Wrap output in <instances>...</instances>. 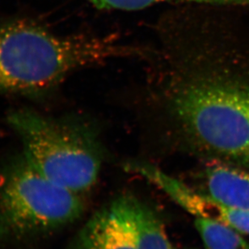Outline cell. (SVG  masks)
I'll list each match as a JSON object with an SVG mask.
<instances>
[{"mask_svg": "<svg viewBox=\"0 0 249 249\" xmlns=\"http://www.w3.org/2000/svg\"><path fill=\"white\" fill-rule=\"evenodd\" d=\"M165 97L172 120L192 147L249 169V84L201 61L176 71Z\"/></svg>", "mask_w": 249, "mask_h": 249, "instance_id": "1", "label": "cell"}, {"mask_svg": "<svg viewBox=\"0 0 249 249\" xmlns=\"http://www.w3.org/2000/svg\"><path fill=\"white\" fill-rule=\"evenodd\" d=\"M145 51L108 37L61 36L28 20L0 25V92L48 91L67 74Z\"/></svg>", "mask_w": 249, "mask_h": 249, "instance_id": "2", "label": "cell"}, {"mask_svg": "<svg viewBox=\"0 0 249 249\" xmlns=\"http://www.w3.org/2000/svg\"><path fill=\"white\" fill-rule=\"evenodd\" d=\"M8 120L21 138L24 158L43 177L79 194L96 184L102 155L90 129L31 111H17Z\"/></svg>", "mask_w": 249, "mask_h": 249, "instance_id": "3", "label": "cell"}, {"mask_svg": "<svg viewBox=\"0 0 249 249\" xmlns=\"http://www.w3.org/2000/svg\"><path fill=\"white\" fill-rule=\"evenodd\" d=\"M80 194L56 185L24 158L0 179V229L16 235L42 233L74 223L84 212Z\"/></svg>", "mask_w": 249, "mask_h": 249, "instance_id": "4", "label": "cell"}, {"mask_svg": "<svg viewBox=\"0 0 249 249\" xmlns=\"http://www.w3.org/2000/svg\"><path fill=\"white\" fill-rule=\"evenodd\" d=\"M76 249H136L129 195L96 211L75 240Z\"/></svg>", "mask_w": 249, "mask_h": 249, "instance_id": "5", "label": "cell"}, {"mask_svg": "<svg viewBox=\"0 0 249 249\" xmlns=\"http://www.w3.org/2000/svg\"><path fill=\"white\" fill-rule=\"evenodd\" d=\"M203 191L216 202L229 208L249 211V170L218 161L206 168Z\"/></svg>", "mask_w": 249, "mask_h": 249, "instance_id": "6", "label": "cell"}, {"mask_svg": "<svg viewBox=\"0 0 249 249\" xmlns=\"http://www.w3.org/2000/svg\"><path fill=\"white\" fill-rule=\"evenodd\" d=\"M129 200L136 249H175L158 214L136 197Z\"/></svg>", "mask_w": 249, "mask_h": 249, "instance_id": "7", "label": "cell"}, {"mask_svg": "<svg viewBox=\"0 0 249 249\" xmlns=\"http://www.w3.org/2000/svg\"><path fill=\"white\" fill-rule=\"evenodd\" d=\"M194 223L206 249H249L243 233L226 223L200 217Z\"/></svg>", "mask_w": 249, "mask_h": 249, "instance_id": "8", "label": "cell"}, {"mask_svg": "<svg viewBox=\"0 0 249 249\" xmlns=\"http://www.w3.org/2000/svg\"><path fill=\"white\" fill-rule=\"evenodd\" d=\"M194 215L220 221L243 234L249 235V211L229 208L213 201L206 195H200L192 207Z\"/></svg>", "mask_w": 249, "mask_h": 249, "instance_id": "9", "label": "cell"}, {"mask_svg": "<svg viewBox=\"0 0 249 249\" xmlns=\"http://www.w3.org/2000/svg\"><path fill=\"white\" fill-rule=\"evenodd\" d=\"M96 7L102 9L135 11L167 2H189L215 6H239L249 5V0H88Z\"/></svg>", "mask_w": 249, "mask_h": 249, "instance_id": "10", "label": "cell"}]
</instances>
